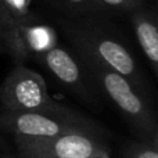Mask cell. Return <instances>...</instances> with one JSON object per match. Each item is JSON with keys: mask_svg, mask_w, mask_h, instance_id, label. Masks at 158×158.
Segmentation results:
<instances>
[{"mask_svg": "<svg viewBox=\"0 0 158 158\" xmlns=\"http://www.w3.org/2000/svg\"><path fill=\"white\" fill-rule=\"evenodd\" d=\"M54 22L71 49L117 71L142 94L148 96L144 72L111 18L57 14Z\"/></svg>", "mask_w": 158, "mask_h": 158, "instance_id": "1", "label": "cell"}, {"mask_svg": "<svg viewBox=\"0 0 158 158\" xmlns=\"http://www.w3.org/2000/svg\"><path fill=\"white\" fill-rule=\"evenodd\" d=\"M75 53L97 85L100 93H103L114 104L118 112L135 132L137 139L158 146L157 115L151 103L148 101V96L142 94L132 86L128 79L117 71L86 54L79 52Z\"/></svg>", "mask_w": 158, "mask_h": 158, "instance_id": "2", "label": "cell"}, {"mask_svg": "<svg viewBox=\"0 0 158 158\" xmlns=\"http://www.w3.org/2000/svg\"><path fill=\"white\" fill-rule=\"evenodd\" d=\"M0 104L3 111L13 112L39 111L68 114L74 111L53 100L43 77L25 67V64H15L2 82Z\"/></svg>", "mask_w": 158, "mask_h": 158, "instance_id": "3", "label": "cell"}, {"mask_svg": "<svg viewBox=\"0 0 158 158\" xmlns=\"http://www.w3.org/2000/svg\"><path fill=\"white\" fill-rule=\"evenodd\" d=\"M0 132L14 137H54L69 132H89L97 135L100 128L92 119L77 111L68 114L25 111L0 112Z\"/></svg>", "mask_w": 158, "mask_h": 158, "instance_id": "4", "label": "cell"}, {"mask_svg": "<svg viewBox=\"0 0 158 158\" xmlns=\"http://www.w3.org/2000/svg\"><path fill=\"white\" fill-rule=\"evenodd\" d=\"M35 60L43 65L65 89L89 106L100 104V90L87 69L72 49L54 44L35 54Z\"/></svg>", "mask_w": 158, "mask_h": 158, "instance_id": "5", "label": "cell"}, {"mask_svg": "<svg viewBox=\"0 0 158 158\" xmlns=\"http://www.w3.org/2000/svg\"><path fill=\"white\" fill-rule=\"evenodd\" d=\"M19 154L49 158H106L108 147L97 135L69 132L54 137H14Z\"/></svg>", "mask_w": 158, "mask_h": 158, "instance_id": "6", "label": "cell"}, {"mask_svg": "<svg viewBox=\"0 0 158 158\" xmlns=\"http://www.w3.org/2000/svg\"><path fill=\"white\" fill-rule=\"evenodd\" d=\"M129 17L137 43L153 72L158 75V24L156 13L143 6L129 13Z\"/></svg>", "mask_w": 158, "mask_h": 158, "instance_id": "7", "label": "cell"}, {"mask_svg": "<svg viewBox=\"0 0 158 158\" xmlns=\"http://www.w3.org/2000/svg\"><path fill=\"white\" fill-rule=\"evenodd\" d=\"M40 2L61 15H90L111 19L115 15L98 0H40Z\"/></svg>", "mask_w": 158, "mask_h": 158, "instance_id": "8", "label": "cell"}, {"mask_svg": "<svg viewBox=\"0 0 158 158\" xmlns=\"http://www.w3.org/2000/svg\"><path fill=\"white\" fill-rule=\"evenodd\" d=\"M125 158H158V146L143 140H132L123 147Z\"/></svg>", "mask_w": 158, "mask_h": 158, "instance_id": "9", "label": "cell"}, {"mask_svg": "<svg viewBox=\"0 0 158 158\" xmlns=\"http://www.w3.org/2000/svg\"><path fill=\"white\" fill-rule=\"evenodd\" d=\"M104 4L111 13L117 14H129L133 10L144 6V0H98Z\"/></svg>", "mask_w": 158, "mask_h": 158, "instance_id": "10", "label": "cell"}, {"mask_svg": "<svg viewBox=\"0 0 158 158\" xmlns=\"http://www.w3.org/2000/svg\"><path fill=\"white\" fill-rule=\"evenodd\" d=\"M0 53H6V46H4V40H3L2 32H0Z\"/></svg>", "mask_w": 158, "mask_h": 158, "instance_id": "11", "label": "cell"}, {"mask_svg": "<svg viewBox=\"0 0 158 158\" xmlns=\"http://www.w3.org/2000/svg\"><path fill=\"white\" fill-rule=\"evenodd\" d=\"M22 158H49V157H40V156H33V154H19Z\"/></svg>", "mask_w": 158, "mask_h": 158, "instance_id": "12", "label": "cell"}, {"mask_svg": "<svg viewBox=\"0 0 158 158\" xmlns=\"http://www.w3.org/2000/svg\"><path fill=\"white\" fill-rule=\"evenodd\" d=\"M4 146H7V143H6V140H4V137H3V135H2V132H0V147H4Z\"/></svg>", "mask_w": 158, "mask_h": 158, "instance_id": "13", "label": "cell"}, {"mask_svg": "<svg viewBox=\"0 0 158 158\" xmlns=\"http://www.w3.org/2000/svg\"><path fill=\"white\" fill-rule=\"evenodd\" d=\"M2 158H22V157L18 156V157H2Z\"/></svg>", "mask_w": 158, "mask_h": 158, "instance_id": "14", "label": "cell"}]
</instances>
